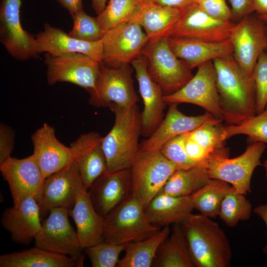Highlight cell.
<instances>
[{"label": "cell", "instance_id": "cell-1", "mask_svg": "<svg viewBox=\"0 0 267 267\" xmlns=\"http://www.w3.org/2000/svg\"><path fill=\"white\" fill-rule=\"evenodd\" d=\"M223 120L238 125L257 114L255 84L233 54L213 61Z\"/></svg>", "mask_w": 267, "mask_h": 267}, {"label": "cell", "instance_id": "cell-2", "mask_svg": "<svg viewBox=\"0 0 267 267\" xmlns=\"http://www.w3.org/2000/svg\"><path fill=\"white\" fill-rule=\"evenodd\" d=\"M180 224L194 267L230 266V243L218 223L201 214H191Z\"/></svg>", "mask_w": 267, "mask_h": 267}, {"label": "cell", "instance_id": "cell-3", "mask_svg": "<svg viewBox=\"0 0 267 267\" xmlns=\"http://www.w3.org/2000/svg\"><path fill=\"white\" fill-rule=\"evenodd\" d=\"M108 107L115 115V122L103 137L102 147L106 161L104 173L110 174L131 168L139 151L141 123L137 104L125 107L111 103Z\"/></svg>", "mask_w": 267, "mask_h": 267}, {"label": "cell", "instance_id": "cell-4", "mask_svg": "<svg viewBox=\"0 0 267 267\" xmlns=\"http://www.w3.org/2000/svg\"><path fill=\"white\" fill-rule=\"evenodd\" d=\"M265 143L253 142L239 156L229 158V149L224 146L211 153L203 166L210 178L231 184L235 191L246 195L251 192V179L255 168L262 165L261 158Z\"/></svg>", "mask_w": 267, "mask_h": 267}, {"label": "cell", "instance_id": "cell-5", "mask_svg": "<svg viewBox=\"0 0 267 267\" xmlns=\"http://www.w3.org/2000/svg\"><path fill=\"white\" fill-rule=\"evenodd\" d=\"M104 218V241L110 244L126 245L161 230L151 223L143 205L131 194Z\"/></svg>", "mask_w": 267, "mask_h": 267}, {"label": "cell", "instance_id": "cell-6", "mask_svg": "<svg viewBox=\"0 0 267 267\" xmlns=\"http://www.w3.org/2000/svg\"><path fill=\"white\" fill-rule=\"evenodd\" d=\"M141 55L147 58L148 73L164 95L177 91L193 76L187 64L173 52L166 37L149 39Z\"/></svg>", "mask_w": 267, "mask_h": 267}, {"label": "cell", "instance_id": "cell-7", "mask_svg": "<svg viewBox=\"0 0 267 267\" xmlns=\"http://www.w3.org/2000/svg\"><path fill=\"white\" fill-rule=\"evenodd\" d=\"M130 170L131 195L136 198L145 209L160 193L177 168L160 150L139 151Z\"/></svg>", "mask_w": 267, "mask_h": 267}, {"label": "cell", "instance_id": "cell-8", "mask_svg": "<svg viewBox=\"0 0 267 267\" xmlns=\"http://www.w3.org/2000/svg\"><path fill=\"white\" fill-rule=\"evenodd\" d=\"M42 222V227L34 237L35 246L45 250L68 256L83 267L84 255L77 232L70 224L69 210L55 208Z\"/></svg>", "mask_w": 267, "mask_h": 267}, {"label": "cell", "instance_id": "cell-9", "mask_svg": "<svg viewBox=\"0 0 267 267\" xmlns=\"http://www.w3.org/2000/svg\"><path fill=\"white\" fill-rule=\"evenodd\" d=\"M132 67L126 64L110 68L100 63L94 87L88 90L89 104L96 107H108L111 103L125 107L137 104L139 98L134 86Z\"/></svg>", "mask_w": 267, "mask_h": 267}, {"label": "cell", "instance_id": "cell-10", "mask_svg": "<svg viewBox=\"0 0 267 267\" xmlns=\"http://www.w3.org/2000/svg\"><path fill=\"white\" fill-rule=\"evenodd\" d=\"M47 81L49 85L59 82H68L87 91L94 87L100 72V63L79 52L54 55L44 54Z\"/></svg>", "mask_w": 267, "mask_h": 267}, {"label": "cell", "instance_id": "cell-11", "mask_svg": "<svg viewBox=\"0 0 267 267\" xmlns=\"http://www.w3.org/2000/svg\"><path fill=\"white\" fill-rule=\"evenodd\" d=\"M235 25L230 21L213 18L201 10L197 4L192 3L160 36L222 42L230 39Z\"/></svg>", "mask_w": 267, "mask_h": 267}, {"label": "cell", "instance_id": "cell-12", "mask_svg": "<svg viewBox=\"0 0 267 267\" xmlns=\"http://www.w3.org/2000/svg\"><path fill=\"white\" fill-rule=\"evenodd\" d=\"M149 39L138 24L129 21L106 32L102 39V63L110 68L131 64L141 55Z\"/></svg>", "mask_w": 267, "mask_h": 267}, {"label": "cell", "instance_id": "cell-13", "mask_svg": "<svg viewBox=\"0 0 267 267\" xmlns=\"http://www.w3.org/2000/svg\"><path fill=\"white\" fill-rule=\"evenodd\" d=\"M21 0H1L0 6V42L14 58L25 61L38 58L36 36L22 27L20 21Z\"/></svg>", "mask_w": 267, "mask_h": 267}, {"label": "cell", "instance_id": "cell-14", "mask_svg": "<svg viewBox=\"0 0 267 267\" xmlns=\"http://www.w3.org/2000/svg\"><path fill=\"white\" fill-rule=\"evenodd\" d=\"M167 104L187 103L204 108L216 118L223 120L212 61L202 64L192 78L177 91L163 96Z\"/></svg>", "mask_w": 267, "mask_h": 267}, {"label": "cell", "instance_id": "cell-15", "mask_svg": "<svg viewBox=\"0 0 267 267\" xmlns=\"http://www.w3.org/2000/svg\"><path fill=\"white\" fill-rule=\"evenodd\" d=\"M0 171L8 184L13 205L29 197L40 203L45 178L33 154L23 159L10 157L0 165Z\"/></svg>", "mask_w": 267, "mask_h": 267}, {"label": "cell", "instance_id": "cell-16", "mask_svg": "<svg viewBox=\"0 0 267 267\" xmlns=\"http://www.w3.org/2000/svg\"><path fill=\"white\" fill-rule=\"evenodd\" d=\"M84 189L78 164L74 159L45 179L42 199L39 203L41 218L48 215L53 208L71 210L78 196Z\"/></svg>", "mask_w": 267, "mask_h": 267}, {"label": "cell", "instance_id": "cell-17", "mask_svg": "<svg viewBox=\"0 0 267 267\" xmlns=\"http://www.w3.org/2000/svg\"><path fill=\"white\" fill-rule=\"evenodd\" d=\"M230 40L235 60L253 78L257 60L267 48V37L264 25L253 17L244 16L235 25Z\"/></svg>", "mask_w": 267, "mask_h": 267}, {"label": "cell", "instance_id": "cell-18", "mask_svg": "<svg viewBox=\"0 0 267 267\" xmlns=\"http://www.w3.org/2000/svg\"><path fill=\"white\" fill-rule=\"evenodd\" d=\"M131 64L135 70L144 104L143 111L140 113L141 135L148 137L164 119V110L167 103L163 99L161 88L148 73L147 58L141 55Z\"/></svg>", "mask_w": 267, "mask_h": 267}, {"label": "cell", "instance_id": "cell-19", "mask_svg": "<svg viewBox=\"0 0 267 267\" xmlns=\"http://www.w3.org/2000/svg\"><path fill=\"white\" fill-rule=\"evenodd\" d=\"M34 155L45 179L71 163L75 154L56 138L54 128L44 123L32 135Z\"/></svg>", "mask_w": 267, "mask_h": 267}, {"label": "cell", "instance_id": "cell-20", "mask_svg": "<svg viewBox=\"0 0 267 267\" xmlns=\"http://www.w3.org/2000/svg\"><path fill=\"white\" fill-rule=\"evenodd\" d=\"M178 104H170L167 114L160 125L139 144V151L160 150L165 142L176 136L190 132L207 122H222L208 112L196 116H186L178 110Z\"/></svg>", "mask_w": 267, "mask_h": 267}, {"label": "cell", "instance_id": "cell-21", "mask_svg": "<svg viewBox=\"0 0 267 267\" xmlns=\"http://www.w3.org/2000/svg\"><path fill=\"white\" fill-rule=\"evenodd\" d=\"M102 139L99 133L90 132L81 134L70 144L86 190L89 189L106 170V158L102 147Z\"/></svg>", "mask_w": 267, "mask_h": 267}, {"label": "cell", "instance_id": "cell-22", "mask_svg": "<svg viewBox=\"0 0 267 267\" xmlns=\"http://www.w3.org/2000/svg\"><path fill=\"white\" fill-rule=\"evenodd\" d=\"M89 189V192L95 210L104 218L130 195L131 170L104 173Z\"/></svg>", "mask_w": 267, "mask_h": 267}, {"label": "cell", "instance_id": "cell-23", "mask_svg": "<svg viewBox=\"0 0 267 267\" xmlns=\"http://www.w3.org/2000/svg\"><path fill=\"white\" fill-rule=\"evenodd\" d=\"M41 220L38 202L29 197L6 209L2 213L1 222L10 233L13 242L28 245L40 231Z\"/></svg>", "mask_w": 267, "mask_h": 267}, {"label": "cell", "instance_id": "cell-24", "mask_svg": "<svg viewBox=\"0 0 267 267\" xmlns=\"http://www.w3.org/2000/svg\"><path fill=\"white\" fill-rule=\"evenodd\" d=\"M39 54L48 52L60 55L69 52L86 54L101 63L103 60L102 40L89 42L71 37L61 29L44 23V30L36 35Z\"/></svg>", "mask_w": 267, "mask_h": 267}, {"label": "cell", "instance_id": "cell-25", "mask_svg": "<svg viewBox=\"0 0 267 267\" xmlns=\"http://www.w3.org/2000/svg\"><path fill=\"white\" fill-rule=\"evenodd\" d=\"M166 38L174 54L191 70L207 61L233 54L230 39L222 42H210L186 38Z\"/></svg>", "mask_w": 267, "mask_h": 267}, {"label": "cell", "instance_id": "cell-26", "mask_svg": "<svg viewBox=\"0 0 267 267\" xmlns=\"http://www.w3.org/2000/svg\"><path fill=\"white\" fill-rule=\"evenodd\" d=\"M69 215L74 221L80 244L85 248L104 241V218L95 210L88 190L78 196Z\"/></svg>", "mask_w": 267, "mask_h": 267}, {"label": "cell", "instance_id": "cell-27", "mask_svg": "<svg viewBox=\"0 0 267 267\" xmlns=\"http://www.w3.org/2000/svg\"><path fill=\"white\" fill-rule=\"evenodd\" d=\"M193 209L192 195L173 196L159 193L144 210L151 223L164 227L171 224H181Z\"/></svg>", "mask_w": 267, "mask_h": 267}, {"label": "cell", "instance_id": "cell-28", "mask_svg": "<svg viewBox=\"0 0 267 267\" xmlns=\"http://www.w3.org/2000/svg\"><path fill=\"white\" fill-rule=\"evenodd\" d=\"M185 9L140 3L130 21L143 28L149 39L160 37L179 18Z\"/></svg>", "mask_w": 267, "mask_h": 267}, {"label": "cell", "instance_id": "cell-29", "mask_svg": "<svg viewBox=\"0 0 267 267\" xmlns=\"http://www.w3.org/2000/svg\"><path fill=\"white\" fill-rule=\"evenodd\" d=\"M0 267H75L71 258L35 246L28 250L0 256Z\"/></svg>", "mask_w": 267, "mask_h": 267}, {"label": "cell", "instance_id": "cell-30", "mask_svg": "<svg viewBox=\"0 0 267 267\" xmlns=\"http://www.w3.org/2000/svg\"><path fill=\"white\" fill-rule=\"evenodd\" d=\"M153 263L157 267H194L180 224H173L172 232L160 245Z\"/></svg>", "mask_w": 267, "mask_h": 267}, {"label": "cell", "instance_id": "cell-31", "mask_svg": "<svg viewBox=\"0 0 267 267\" xmlns=\"http://www.w3.org/2000/svg\"><path fill=\"white\" fill-rule=\"evenodd\" d=\"M171 232L166 226L158 232L143 240L126 245L125 255L120 260L117 267H150L153 265L158 250Z\"/></svg>", "mask_w": 267, "mask_h": 267}, {"label": "cell", "instance_id": "cell-32", "mask_svg": "<svg viewBox=\"0 0 267 267\" xmlns=\"http://www.w3.org/2000/svg\"><path fill=\"white\" fill-rule=\"evenodd\" d=\"M210 179L205 168L197 166L187 169L176 170L169 178L159 193L173 196L191 195Z\"/></svg>", "mask_w": 267, "mask_h": 267}, {"label": "cell", "instance_id": "cell-33", "mask_svg": "<svg viewBox=\"0 0 267 267\" xmlns=\"http://www.w3.org/2000/svg\"><path fill=\"white\" fill-rule=\"evenodd\" d=\"M233 186L219 179H212L192 195L194 209L210 218L219 216L222 201Z\"/></svg>", "mask_w": 267, "mask_h": 267}, {"label": "cell", "instance_id": "cell-34", "mask_svg": "<svg viewBox=\"0 0 267 267\" xmlns=\"http://www.w3.org/2000/svg\"><path fill=\"white\" fill-rule=\"evenodd\" d=\"M140 4L139 0H109L96 17L102 29L107 32L131 20Z\"/></svg>", "mask_w": 267, "mask_h": 267}, {"label": "cell", "instance_id": "cell-35", "mask_svg": "<svg viewBox=\"0 0 267 267\" xmlns=\"http://www.w3.org/2000/svg\"><path fill=\"white\" fill-rule=\"evenodd\" d=\"M252 211L250 201L233 187L222 201L219 216L227 226L233 227L239 221L248 220Z\"/></svg>", "mask_w": 267, "mask_h": 267}, {"label": "cell", "instance_id": "cell-36", "mask_svg": "<svg viewBox=\"0 0 267 267\" xmlns=\"http://www.w3.org/2000/svg\"><path fill=\"white\" fill-rule=\"evenodd\" d=\"M237 134H245L251 141L267 144V106L259 114L238 125H230L224 128L226 139Z\"/></svg>", "mask_w": 267, "mask_h": 267}, {"label": "cell", "instance_id": "cell-37", "mask_svg": "<svg viewBox=\"0 0 267 267\" xmlns=\"http://www.w3.org/2000/svg\"><path fill=\"white\" fill-rule=\"evenodd\" d=\"M221 123H205L193 131L188 132V134L211 153L223 147L226 140L224 136L225 127Z\"/></svg>", "mask_w": 267, "mask_h": 267}, {"label": "cell", "instance_id": "cell-38", "mask_svg": "<svg viewBox=\"0 0 267 267\" xmlns=\"http://www.w3.org/2000/svg\"><path fill=\"white\" fill-rule=\"evenodd\" d=\"M71 16L73 27L68 33L71 37L89 42L102 40L105 32L100 27L96 17L88 15L83 10Z\"/></svg>", "mask_w": 267, "mask_h": 267}, {"label": "cell", "instance_id": "cell-39", "mask_svg": "<svg viewBox=\"0 0 267 267\" xmlns=\"http://www.w3.org/2000/svg\"><path fill=\"white\" fill-rule=\"evenodd\" d=\"M126 245L110 244L103 241L84 248L93 267H115L119 263V256Z\"/></svg>", "mask_w": 267, "mask_h": 267}, {"label": "cell", "instance_id": "cell-40", "mask_svg": "<svg viewBox=\"0 0 267 267\" xmlns=\"http://www.w3.org/2000/svg\"><path fill=\"white\" fill-rule=\"evenodd\" d=\"M160 151L165 158L175 165L177 170L200 166L187 156L183 144V134L167 141L162 146Z\"/></svg>", "mask_w": 267, "mask_h": 267}, {"label": "cell", "instance_id": "cell-41", "mask_svg": "<svg viewBox=\"0 0 267 267\" xmlns=\"http://www.w3.org/2000/svg\"><path fill=\"white\" fill-rule=\"evenodd\" d=\"M256 98V112H263L267 106V52L259 56L253 73Z\"/></svg>", "mask_w": 267, "mask_h": 267}, {"label": "cell", "instance_id": "cell-42", "mask_svg": "<svg viewBox=\"0 0 267 267\" xmlns=\"http://www.w3.org/2000/svg\"><path fill=\"white\" fill-rule=\"evenodd\" d=\"M196 4L203 12L216 19L228 21L233 18L231 10L225 0H205Z\"/></svg>", "mask_w": 267, "mask_h": 267}, {"label": "cell", "instance_id": "cell-43", "mask_svg": "<svg viewBox=\"0 0 267 267\" xmlns=\"http://www.w3.org/2000/svg\"><path fill=\"white\" fill-rule=\"evenodd\" d=\"M14 130L8 125L0 124V165L10 158L14 143Z\"/></svg>", "mask_w": 267, "mask_h": 267}, {"label": "cell", "instance_id": "cell-44", "mask_svg": "<svg viewBox=\"0 0 267 267\" xmlns=\"http://www.w3.org/2000/svg\"><path fill=\"white\" fill-rule=\"evenodd\" d=\"M183 144L188 157L203 166L210 153L192 139L188 135V133L183 134Z\"/></svg>", "mask_w": 267, "mask_h": 267}, {"label": "cell", "instance_id": "cell-45", "mask_svg": "<svg viewBox=\"0 0 267 267\" xmlns=\"http://www.w3.org/2000/svg\"><path fill=\"white\" fill-rule=\"evenodd\" d=\"M233 18L241 19L254 11L252 0H229Z\"/></svg>", "mask_w": 267, "mask_h": 267}, {"label": "cell", "instance_id": "cell-46", "mask_svg": "<svg viewBox=\"0 0 267 267\" xmlns=\"http://www.w3.org/2000/svg\"><path fill=\"white\" fill-rule=\"evenodd\" d=\"M193 0H139L140 3H149L173 8L185 9L192 4Z\"/></svg>", "mask_w": 267, "mask_h": 267}, {"label": "cell", "instance_id": "cell-47", "mask_svg": "<svg viewBox=\"0 0 267 267\" xmlns=\"http://www.w3.org/2000/svg\"><path fill=\"white\" fill-rule=\"evenodd\" d=\"M61 6L67 9L72 16L83 10L82 0H57Z\"/></svg>", "mask_w": 267, "mask_h": 267}, {"label": "cell", "instance_id": "cell-48", "mask_svg": "<svg viewBox=\"0 0 267 267\" xmlns=\"http://www.w3.org/2000/svg\"><path fill=\"white\" fill-rule=\"evenodd\" d=\"M253 212L264 221L267 228V202L265 204H260L255 207L253 209ZM263 251L267 255V243Z\"/></svg>", "mask_w": 267, "mask_h": 267}, {"label": "cell", "instance_id": "cell-49", "mask_svg": "<svg viewBox=\"0 0 267 267\" xmlns=\"http://www.w3.org/2000/svg\"><path fill=\"white\" fill-rule=\"evenodd\" d=\"M254 11L259 15L267 14V0H252Z\"/></svg>", "mask_w": 267, "mask_h": 267}, {"label": "cell", "instance_id": "cell-50", "mask_svg": "<svg viewBox=\"0 0 267 267\" xmlns=\"http://www.w3.org/2000/svg\"><path fill=\"white\" fill-rule=\"evenodd\" d=\"M107 0H91L92 7L98 15L105 9Z\"/></svg>", "mask_w": 267, "mask_h": 267}, {"label": "cell", "instance_id": "cell-51", "mask_svg": "<svg viewBox=\"0 0 267 267\" xmlns=\"http://www.w3.org/2000/svg\"><path fill=\"white\" fill-rule=\"evenodd\" d=\"M259 17L261 20L264 22L267 29V14L259 15Z\"/></svg>", "mask_w": 267, "mask_h": 267}, {"label": "cell", "instance_id": "cell-52", "mask_svg": "<svg viewBox=\"0 0 267 267\" xmlns=\"http://www.w3.org/2000/svg\"><path fill=\"white\" fill-rule=\"evenodd\" d=\"M262 165L264 166L265 168V175H266V178L267 179V159L265 160L264 161V163L262 164Z\"/></svg>", "mask_w": 267, "mask_h": 267}, {"label": "cell", "instance_id": "cell-53", "mask_svg": "<svg viewBox=\"0 0 267 267\" xmlns=\"http://www.w3.org/2000/svg\"><path fill=\"white\" fill-rule=\"evenodd\" d=\"M204 0H193L192 3L198 4V3L203 1Z\"/></svg>", "mask_w": 267, "mask_h": 267}, {"label": "cell", "instance_id": "cell-54", "mask_svg": "<svg viewBox=\"0 0 267 267\" xmlns=\"http://www.w3.org/2000/svg\"><path fill=\"white\" fill-rule=\"evenodd\" d=\"M266 50H267V49H266Z\"/></svg>", "mask_w": 267, "mask_h": 267}]
</instances>
